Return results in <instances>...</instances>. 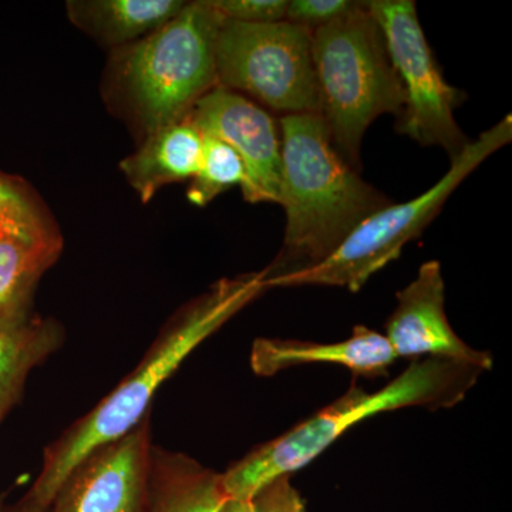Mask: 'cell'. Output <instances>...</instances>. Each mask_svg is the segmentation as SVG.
Instances as JSON below:
<instances>
[{"mask_svg":"<svg viewBox=\"0 0 512 512\" xmlns=\"http://www.w3.org/2000/svg\"><path fill=\"white\" fill-rule=\"evenodd\" d=\"M5 512H47V508L25 494L15 505H8Z\"/></svg>","mask_w":512,"mask_h":512,"instance_id":"603a6c76","label":"cell"},{"mask_svg":"<svg viewBox=\"0 0 512 512\" xmlns=\"http://www.w3.org/2000/svg\"><path fill=\"white\" fill-rule=\"evenodd\" d=\"M192 121L204 136L218 138L241 158L244 200L251 204L279 202L281 187V131L274 117L255 101L215 87L195 104Z\"/></svg>","mask_w":512,"mask_h":512,"instance_id":"30bf717a","label":"cell"},{"mask_svg":"<svg viewBox=\"0 0 512 512\" xmlns=\"http://www.w3.org/2000/svg\"><path fill=\"white\" fill-rule=\"evenodd\" d=\"M483 373L470 363L421 357L376 392L352 384L348 392L308 420L231 464L221 474L225 494L228 498L252 500L266 485L302 470L343 433L376 414L406 407L450 409L463 402Z\"/></svg>","mask_w":512,"mask_h":512,"instance_id":"277c9868","label":"cell"},{"mask_svg":"<svg viewBox=\"0 0 512 512\" xmlns=\"http://www.w3.org/2000/svg\"><path fill=\"white\" fill-rule=\"evenodd\" d=\"M185 5L184 0H72L66 10L74 26L114 50L156 32Z\"/></svg>","mask_w":512,"mask_h":512,"instance_id":"9a60e30c","label":"cell"},{"mask_svg":"<svg viewBox=\"0 0 512 512\" xmlns=\"http://www.w3.org/2000/svg\"><path fill=\"white\" fill-rule=\"evenodd\" d=\"M265 291L262 271L220 279L171 316L130 375L45 448L42 468L26 494L49 508L72 468L94 448L138 426L184 360Z\"/></svg>","mask_w":512,"mask_h":512,"instance_id":"6da1fadb","label":"cell"},{"mask_svg":"<svg viewBox=\"0 0 512 512\" xmlns=\"http://www.w3.org/2000/svg\"><path fill=\"white\" fill-rule=\"evenodd\" d=\"M224 20L241 23H274L286 18L288 0H208Z\"/></svg>","mask_w":512,"mask_h":512,"instance_id":"ffe728a7","label":"cell"},{"mask_svg":"<svg viewBox=\"0 0 512 512\" xmlns=\"http://www.w3.org/2000/svg\"><path fill=\"white\" fill-rule=\"evenodd\" d=\"M204 134L191 116L140 141L136 153L120 163L121 173L143 202L156 197L161 188L192 180L200 168Z\"/></svg>","mask_w":512,"mask_h":512,"instance_id":"5bb4252c","label":"cell"},{"mask_svg":"<svg viewBox=\"0 0 512 512\" xmlns=\"http://www.w3.org/2000/svg\"><path fill=\"white\" fill-rule=\"evenodd\" d=\"M66 333L53 318L30 316L0 329V426L22 400L29 376L62 348Z\"/></svg>","mask_w":512,"mask_h":512,"instance_id":"e0dca14e","label":"cell"},{"mask_svg":"<svg viewBox=\"0 0 512 512\" xmlns=\"http://www.w3.org/2000/svg\"><path fill=\"white\" fill-rule=\"evenodd\" d=\"M218 512H255L252 500H237V498H227L221 505Z\"/></svg>","mask_w":512,"mask_h":512,"instance_id":"cb8c5ba5","label":"cell"},{"mask_svg":"<svg viewBox=\"0 0 512 512\" xmlns=\"http://www.w3.org/2000/svg\"><path fill=\"white\" fill-rule=\"evenodd\" d=\"M366 6L382 30L403 87L404 109L397 117V131L421 146L441 147L456 157L468 144L454 117L461 93L444 80L421 28L416 3L372 0Z\"/></svg>","mask_w":512,"mask_h":512,"instance_id":"ba28073f","label":"cell"},{"mask_svg":"<svg viewBox=\"0 0 512 512\" xmlns=\"http://www.w3.org/2000/svg\"><path fill=\"white\" fill-rule=\"evenodd\" d=\"M359 3L350 0H291L285 20L313 32L348 15Z\"/></svg>","mask_w":512,"mask_h":512,"instance_id":"44dd1931","label":"cell"},{"mask_svg":"<svg viewBox=\"0 0 512 512\" xmlns=\"http://www.w3.org/2000/svg\"><path fill=\"white\" fill-rule=\"evenodd\" d=\"M153 448L150 413L120 439L86 454L47 512H148Z\"/></svg>","mask_w":512,"mask_h":512,"instance_id":"9c48e42d","label":"cell"},{"mask_svg":"<svg viewBox=\"0 0 512 512\" xmlns=\"http://www.w3.org/2000/svg\"><path fill=\"white\" fill-rule=\"evenodd\" d=\"M511 140L512 119L508 114L481 133L477 140L468 141L467 146L451 158L450 168L439 183L413 200L402 204L390 202L366 218L322 264L278 279L269 288L339 286L359 292L373 275L396 261L410 241L419 237L440 214L458 185Z\"/></svg>","mask_w":512,"mask_h":512,"instance_id":"8992f818","label":"cell"},{"mask_svg":"<svg viewBox=\"0 0 512 512\" xmlns=\"http://www.w3.org/2000/svg\"><path fill=\"white\" fill-rule=\"evenodd\" d=\"M397 306L386 323V338L397 359L443 357L470 363L488 372L493 356L468 346L451 328L444 302L446 286L439 261L420 266L416 278L397 292Z\"/></svg>","mask_w":512,"mask_h":512,"instance_id":"8fae6325","label":"cell"},{"mask_svg":"<svg viewBox=\"0 0 512 512\" xmlns=\"http://www.w3.org/2000/svg\"><path fill=\"white\" fill-rule=\"evenodd\" d=\"M62 249L59 229L46 231L0 218V329L32 316L36 286Z\"/></svg>","mask_w":512,"mask_h":512,"instance_id":"4fadbf2b","label":"cell"},{"mask_svg":"<svg viewBox=\"0 0 512 512\" xmlns=\"http://www.w3.org/2000/svg\"><path fill=\"white\" fill-rule=\"evenodd\" d=\"M222 22L208 0L187 2L156 32L111 52L104 101L138 140L190 116L217 87L215 43Z\"/></svg>","mask_w":512,"mask_h":512,"instance_id":"3957f363","label":"cell"},{"mask_svg":"<svg viewBox=\"0 0 512 512\" xmlns=\"http://www.w3.org/2000/svg\"><path fill=\"white\" fill-rule=\"evenodd\" d=\"M279 202L284 248L265 268V286L322 264L389 198L359 177L333 146L319 114L282 117Z\"/></svg>","mask_w":512,"mask_h":512,"instance_id":"7a4b0ae2","label":"cell"},{"mask_svg":"<svg viewBox=\"0 0 512 512\" xmlns=\"http://www.w3.org/2000/svg\"><path fill=\"white\" fill-rule=\"evenodd\" d=\"M227 498L220 473L180 451L154 446L148 512H218Z\"/></svg>","mask_w":512,"mask_h":512,"instance_id":"2e32d148","label":"cell"},{"mask_svg":"<svg viewBox=\"0 0 512 512\" xmlns=\"http://www.w3.org/2000/svg\"><path fill=\"white\" fill-rule=\"evenodd\" d=\"M245 181V167L238 154L224 141L204 136V148L197 174L187 191L188 201L205 207L222 192Z\"/></svg>","mask_w":512,"mask_h":512,"instance_id":"ac0fdd59","label":"cell"},{"mask_svg":"<svg viewBox=\"0 0 512 512\" xmlns=\"http://www.w3.org/2000/svg\"><path fill=\"white\" fill-rule=\"evenodd\" d=\"M8 495L9 491H3V493H0V512H5L6 507H8Z\"/></svg>","mask_w":512,"mask_h":512,"instance_id":"d4e9b609","label":"cell"},{"mask_svg":"<svg viewBox=\"0 0 512 512\" xmlns=\"http://www.w3.org/2000/svg\"><path fill=\"white\" fill-rule=\"evenodd\" d=\"M312 59L319 90V116L333 146L357 170L370 124L404 109L397 76L382 30L366 2L335 22L313 30Z\"/></svg>","mask_w":512,"mask_h":512,"instance_id":"5b68a950","label":"cell"},{"mask_svg":"<svg viewBox=\"0 0 512 512\" xmlns=\"http://www.w3.org/2000/svg\"><path fill=\"white\" fill-rule=\"evenodd\" d=\"M252 504L255 512H306L303 498L288 476L278 478L258 491Z\"/></svg>","mask_w":512,"mask_h":512,"instance_id":"7402d4cb","label":"cell"},{"mask_svg":"<svg viewBox=\"0 0 512 512\" xmlns=\"http://www.w3.org/2000/svg\"><path fill=\"white\" fill-rule=\"evenodd\" d=\"M217 87L252 97L269 109L318 114L319 90L312 59V30L288 20H224L215 43Z\"/></svg>","mask_w":512,"mask_h":512,"instance_id":"52a82bcc","label":"cell"},{"mask_svg":"<svg viewBox=\"0 0 512 512\" xmlns=\"http://www.w3.org/2000/svg\"><path fill=\"white\" fill-rule=\"evenodd\" d=\"M0 218L20 225L46 231H56L49 210L35 191L18 177L0 173Z\"/></svg>","mask_w":512,"mask_h":512,"instance_id":"d6986e66","label":"cell"},{"mask_svg":"<svg viewBox=\"0 0 512 512\" xmlns=\"http://www.w3.org/2000/svg\"><path fill=\"white\" fill-rule=\"evenodd\" d=\"M389 340L382 333L356 325L349 339L336 343L258 338L251 350V367L256 376L271 377L291 367L332 363L363 377L386 376L396 362Z\"/></svg>","mask_w":512,"mask_h":512,"instance_id":"7c38bea8","label":"cell"}]
</instances>
